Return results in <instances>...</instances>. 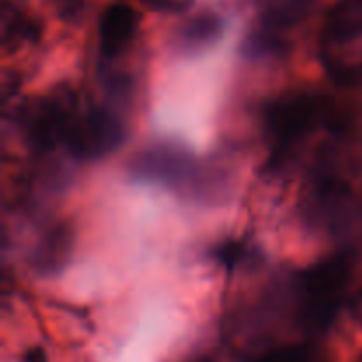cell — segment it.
Instances as JSON below:
<instances>
[{
    "mask_svg": "<svg viewBox=\"0 0 362 362\" xmlns=\"http://www.w3.org/2000/svg\"><path fill=\"white\" fill-rule=\"evenodd\" d=\"M352 276V258L346 253L317 262L303 271L296 283V310L300 327L310 334H324L334 324Z\"/></svg>",
    "mask_w": 362,
    "mask_h": 362,
    "instance_id": "cell-1",
    "label": "cell"
},
{
    "mask_svg": "<svg viewBox=\"0 0 362 362\" xmlns=\"http://www.w3.org/2000/svg\"><path fill=\"white\" fill-rule=\"evenodd\" d=\"M362 0H341L327 11L320 34L325 73L336 85L362 81Z\"/></svg>",
    "mask_w": 362,
    "mask_h": 362,
    "instance_id": "cell-2",
    "label": "cell"
},
{
    "mask_svg": "<svg viewBox=\"0 0 362 362\" xmlns=\"http://www.w3.org/2000/svg\"><path fill=\"white\" fill-rule=\"evenodd\" d=\"M331 115L327 101L310 92H293L276 99L267 110L265 129L271 165H283L297 145Z\"/></svg>",
    "mask_w": 362,
    "mask_h": 362,
    "instance_id": "cell-3",
    "label": "cell"
},
{
    "mask_svg": "<svg viewBox=\"0 0 362 362\" xmlns=\"http://www.w3.org/2000/svg\"><path fill=\"white\" fill-rule=\"evenodd\" d=\"M78 112L71 92L55 90L32 99L20 110V131L35 151H52L57 145H66Z\"/></svg>",
    "mask_w": 362,
    "mask_h": 362,
    "instance_id": "cell-4",
    "label": "cell"
},
{
    "mask_svg": "<svg viewBox=\"0 0 362 362\" xmlns=\"http://www.w3.org/2000/svg\"><path fill=\"white\" fill-rule=\"evenodd\" d=\"M126 138V127L113 110L90 108L78 112L66 147L83 161H95L115 152Z\"/></svg>",
    "mask_w": 362,
    "mask_h": 362,
    "instance_id": "cell-5",
    "label": "cell"
},
{
    "mask_svg": "<svg viewBox=\"0 0 362 362\" xmlns=\"http://www.w3.org/2000/svg\"><path fill=\"white\" fill-rule=\"evenodd\" d=\"M131 170L138 179L165 184L177 189L197 186L200 172L197 159L189 152L172 144H158L140 151Z\"/></svg>",
    "mask_w": 362,
    "mask_h": 362,
    "instance_id": "cell-6",
    "label": "cell"
},
{
    "mask_svg": "<svg viewBox=\"0 0 362 362\" xmlns=\"http://www.w3.org/2000/svg\"><path fill=\"white\" fill-rule=\"evenodd\" d=\"M138 30V14L124 2L110 4L99 18V52L103 59L113 60L122 55Z\"/></svg>",
    "mask_w": 362,
    "mask_h": 362,
    "instance_id": "cell-7",
    "label": "cell"
},
{
    "mask_svg": "<svg viewBox=\"0 0 362 362\" xmlns=\"http://www.w3.org/2000/svg\"><path fill=\"white\" fill-rule=\"evenodd\" d=\"M223 20L214 13H202L189 18L175 35L177 49L184 53H197L209 48L221 35Z\"/></svg>",
    "mask_w": 362,
    "mask_h": 362,
    "instance_id": "cell-8",
    "label": "cell"
},
{
    "mask_svg": "<svg viewBox=\"0 0 362 362\" xmlns=\"http://www.w3.org/2000/svg\"><path fill=\"white\" fill-rule=\"evenodd\" d=\"M244 362H329V357L315 343L303 341L257 350L244 357Z\"/></svg>",
    "mask_w": 362,
    "mask_h": 362,
    "instance_id": "cell-9",
    "label": "cell"
},
{
    "mask_svg": "<svg viewBox=\"0 0 362 362\" xmlns=\"http://www.w3.org/2000/svg\"><path fill=\"white\" fill-rule=\"evenodd\" d=\"M315 0H262L264 27L281 32L292 25L299 23Z\"/></svg>",
    "mask_w": 362,
    "mask_h": 362,
    "instance_id": "cell-10",
    "label": "cell"
},
{
    "mask_svg": "<svg viewBox=\"0 0 362 362\" xmlns=\"http://www.w3.org/2000/svg\"><path fill=\"white\" fill-rule=\"evenodd\" d=\"M71 235L67 226H55L52 232L46 233L35 253V264L41 271H57L60 265L66 264L71 251Z\"/></svg>",
    "mask_w": 362,
    "mask_h": 362,
    "instance_id": "cell-11",
    "label": "cell"
},
{
    "mask_svg": "<svg viewBox=\"0 0 362 362\" xmlns=\"http://www.w3.org/2000/svg\"><path fill=\"white\" fill-rule=\"evenodd\" d=\"M37 23L30 20L23 11L11 4H4L2 7V39L4 45L18 46L21 42L35 41L39 37Z\"/></svg>",
    "mask_w": 362,
    "mask_h": 362,
    "instance_id": "cell-12",
    "label": "cell"
},
{
    "mask_svg": "<svg viewBox=\"0 0 362 362\" xmlns=\"http://www.w3.org/2000/svg\"><path fill=\"white\" fill-rule=\"evenodd\" d=\"M244 244L237 243V240H230V243L221 244V246L216 250V258H218L219 264H223L225 267H235L244 257Z\"/></svg>",
    "mask_w": 362,
    "mask_h": 362,
    "instance_id": "cell-13",
    "label": "cell"
},
{
    "mask_svg": "<svg viewBox=\"0 0 362 362\" xmlns=\"http://www.w3.org/2000/svg\"><path fill=\"white\" fill-rule=\"evenodd\" d=\"M152 11L159 13H182L193 6L194 0H140Z\"/></svg>",
    "mask_w": 362,
    "mask_h": 362,
    "instance_id": "cell-14",
    "label": "cell"
},
{
    "mask_svg": "<svg viewBox=\"0 0 362 362\" xmlns=\"http://www.w3.org/2000/svg\"><path fill=\"white\" fill-rule=\"evenodd\" d=\"M21 362H48V356H46L45 349H41V346H32L23 354Z\"/></svg>",
    "mask_w": 362,
    "mask_h": 362,
    "instance_id": "cell-15",
    "label": "cell"
},
{
    "mask_svg": "<svg viewBox=\"0 0 362 362\" xmlns=\"http://www.w3.org/2000/svg\"><path fill=\"white\" fill-rule=\"evenodd\" d=\"M352 317L357 322V325L362 329V290L357 292V296L352 300Z\"/></svg>",
    "mask_w": 362,
    "mask_h": 362,
    "instance_id": "cell-16",
    "label": "cell"
}]
</instances>
